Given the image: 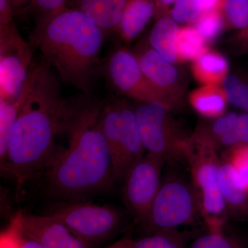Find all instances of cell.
<instances>
[{
	"label": "cell",
	"instance_id": "1",
	"mask_svg": "<svg viewBox=\"0 0 248 248\" xmlns=\"http://www.w3.org/2000/svg\"><path fill=\"white\" fill-rule=\"evenodd\" d=\"M62 81L43 60L33 62L20 94V106L9 142L5 174L19 190L53 159L55 141L66 133L72 102L64 99Z\"/></svg>",
	"mask_w": 248,
	"mask_h": 248
},
{
	"label": "cell",
	"instance_id": "2",
	"mask_svg": "<svg viewBox=\"0 0 248 248\" xmlns=\"http://www.w3.org/2000/svg\"><path fill=\"white\" fill-rule=\"evenodd\" d=\"M103 102L83 94L72 101L66 149L58 151L46 169L50 195L65 200L108 190L115 182L107 140L101 127Z\"/></svg>",
	"mask_w": 248,
	"mask_h": 248
},
{
	"label": "cell",
	"instance_id": "3",
	"mask_svg": "<svg viewBox=\"0 0 248 248\" xmlns=\"http://www.w3.org/2000/svg\"><path fill=\"white\" fill-rule=\"evenodd\" d=\"M104 31L84 13L66 7L38 19L30 43L56 71L62 84L91 95L93 81L102 71Z\"/></svg>",
	"mask_w": 248,
	"mask_h": 248
},
{
	"label": "cell",
	"instance_id": "4",
	"mask_svg": "<svg viewBox=\"0 0 248 248\" xmlns=\"http://www.w3.org/2000/svg\"><path fill=\"white\" fill-rule=\"evenodd\" d=\"M185 159L188 162L201 213L208 231L223 232L228 209L219 182L221 161L213 143H187Z\"/></svg>",
	"mask_w": 248,
	"mask_h": 248
},
{
	"label": "cell",
	"instance_id": "5",
	"mask_svg": "<svg viewBox=\"0 0 248 248\" xmlns=\"http://www.w3.org/2000/svg\"><path fill=\"white\" fill-rule=\"evenodd\" d=\"M101 127L107 140L115 182L125 174L146 154L135 110L113 101L103 102Z\"/></svg>",
	"mask_w": 248,
	"mask_h": 248
},
{
	"label": "cell",
	"instance_id": "6",
	"mask_svg": "<svg viewBox=\"0 0 248 248\" xmlns=\"http://www.w3.org/2000/svg\"><path fill=\"white\" fill-rule=\"evenodd\" d=\"M202 218L197 195L192 185L182 179H167L161 184L148 218L141 226L146 234L179 233ZM203 219V218H202Z\"/></svg>",
	"mask_w": 248,
	"mask_h": 248
},
{
	"label": "cell",
	"instance_id": "7",
	"mask_svg": "<svg viewBox=\"0 0 248 248\" xmlns=\"http://www.w3.org/2000/svg\"><path fill=\"white\" fill-rule=\"evenodd\" d=\"M50 215L93 247L110 239L123 223V215L114 207L75 200L58 205Z\"/></svg>",
	"mask_w": 248,
	"mask_h": 248
},
{
	"label": "cell",
	"instance_id": "8",
	"mask_svg": "<svg viewBox=\"0 0 248 248\" xmlns=\"http://www.w3.org/2000/svg\"><path fill=\"white\" fill-rule=\"evenodd\" d=\"M33 49L15 23L0 25V99L16 101L20 97L33 63Z\"/></svg>",
	"mask_w": 248,
	"mask_h": 248
},
{
	"label": "cell",
	"instance_id": "9",
	"mask_svg": "<svg viewBox=\"0 0 248 248\" xmlns=\"http://www.w3.org/2000/svg\"><path fill=\"white\" fill-rule=\"evenodd\" d=\"M165 162L161 156L147 153L130 168L122 182L124 202L140 226L148 218L161 187Z\"/></svg>",
	"mask_w": 248,
	"mask_h": 248
},
{
	"label": "cell",
	"instance_id": "10",
	"mask_svg": "<svg viewBox=\"0 0 248 248\" xmlns=\"http://www.w3.org/2000/svg\"><path fill=\"white\" fill-rule=\"evenodd\" d=\"M142 142L148 153L166 161L184 158L186 149L169 138L166 128V110L162 103L148 102L135 110Z\"/></svg>",
	"mask_w": 248,
	"mask_h": 248
},
{
	"label": "cell",
	"instance_id": "11",
	"mask_svg": "<svg viewBox=\"0 0 248 248\" xmlns=\"http://www.w3.org/2000/svg\"><path fill=\"white\" fill-rule=\"evenodd\" d=\"M102 71L108 82L121 93L143 99L146 103L155 102V94L138 59L128 51L117 50L111 53L104 62Z\"/></svg>",
	"mask_w": 248,
	"mask_h": 248
},
{
	"label": "cell",
	"instance_id": "12",
	"mask_svg": "<svg viewBox=\"0 0 248 248\" xmlns=\"http://www.w3.org/2000/svg\"><path fill=\"white\" fill-rule=\"evenodd\" d=\"M25 236L35 240L44 248H92L63 221L52 215H21Z\"/></svg>",
	"mask_w": 248,
	"mask_h": 248
},
{
	"label": "cell",
	"instance_id": "13",
	"mask_svg": "<svg viewBox=\"0 0 248 248\" xmlns=\"http://www.w3.org/2000/svg\"><path fill=\"white\" fill-rule=\"evenodd\" d=\"M104 33L117 29L128 0H71Z\"/></svg>",
	"mask_w": 248,
	"mask_h": 248
},
{
	"label": "cell",
	"instance_id": "14",
	"mask_svg": "<svg viewBox=\"0 0 248 248\" xmlns=\"http://www.w3.org/2000/svg\"><path fill=\"white\" fill-rule=\"evenodd\" d=\"M155 0H128L117 29L125 40L135 38L154 15Z\"/></svg>",
	"mask_w": 248,
	"mask_h": 248
},
{
	"label": "cell",
	"instance_id": "15",
	"mask_svg": "<svg viewBox=\"0 0 248 248\" xmlns=\"http://www.w3.org/2000/svg\"><path fill=\"white\" fill-rule=\"evenodd\" d=\"M138 62L143 75L150 82L160 86H167L177 79L175 68L154 48L141 54Z\"/></svg>",
	"mask_w": 248,
	"mask_h": 248
},
{
	"label": "cell",
	"instance_id": "16",
	"mask_svg": "<svg viewBox=\"0 0 248 248\" xmlns=\"http://www.w3.org/2000/svg\"><path fill=\"white\" fill-rule=\"evenodd\" d=\"M179 27L172 17H163L156 22L150 35L153 48L170 63L175 62L177 58L176 42Z\"/></svg>",
	"mask_w": 248,
	"mask_h": 248
},
{
	"label": "cell",
	"instance_id": "17",
	"mask_svg": "<svg viewBox=\"0 0 248 248\" xmlns=\"http://www.w3.org/2000/svg\"><path fill=\"white\" fill-rule=\"evenodd\" d=\"M219 182L227 209L239 208L246 203L248 189L230 161H221Z\"/></svg>",
	"mask_w": 248,
	"mask_h": 248
},
{
	"label": "cell",
	"instance_id": "18",
	"mask_svg": "<svg viewBox=\"0 0 248 248\" xmlns=\"http://www.w3.org/2000/svg\"><path fill=\"white\" fill-rule=\"evenodd\" d=\"M213 131L221 138L222 144L234 146L248 142V114L231 112L219 117L213 125Z\"/></svg>",
	"mask_w": 248,
	"mask_h": 248
},
{
	"label": "cell",
	"instance_id": "19",
	"mask_svg": "<svg viewBox=\"0 0 248 248\" xmlns=\"http://www.w3.org/2000/svg\"><path fill=\"white\" fill-rule=\"evenodd\" d=\"M20 97L16 101L0 99V167L5 174L11 132L17 119Z\"/></svg>",
	"mask_w": 248,
	"mask_h": 248
},
{
	"label": "cell",
	"instance_id": "20",
	"mask_svg": "<svg viewBox=\"0 0 248 248\" xmlns=\"http://www.w3.org/2000/svg\"><path fill=\"white\" fill-rule=\"evenodd\" d=\"M186 236L174 232H159L146 234L134 239L136 248H187Z\"/></svg>",
	"mask_w": 248,
	"mask_h": 248
},
{
	"label": "cell",
	"instance_id": "21",
	"mask_svg": "<svg viewBox=\"0 0 248 248\" xmlns=\"http://www.w3.org/2000/svg\"><path fill=\"white\" fill-rule=\"evenodd\" d=\"M177 53L184 58L194 59L202 53L203 39L196 29L186 28L179 31L177 42Z\"/></svg>",
	"mask_w": 248,
	"mask_h": 248
},
{
	"label": "cell",
	"instance_id": "22",
	"mask_svg": "<svg viewBox=\"0 0 248 248\" xmlns=\"http://www.w3.org/2000/svg\"><path fill=\"white\" fill-rule=\"evenodd\" d=\"M188 248H244L242 242L223 232L208 231L196 238Z\"/></svg>",
	"mask_w": 248,
	"mask_h": 248
},
{
	"label": "cell",
	"instance_id": "23",
	"mask_svg": "<svg viewBox=\"0 0 248 248\" xmlns=\"http://www.w3.org/2000/svg\"><path fill=\"white\" fill-rule=\"evenodd\" d=\"M223 86L228 101L248 112V86L243 84L236 76H230L225 78Z\"/></svg>",
	"mask_w": 248,
	"mask_h": 248
},
{
	"label": "cell",
	"instance_id": "24",
	"mask_svg": "<svg viewBox=\"0 0 248 248\" xmlns=\"http://www.w3.org/2000/svg\"><path fill=\"white\" fill-rule=\"evenodd\" d=\"M203 14L200 0H176L172 11L173 19L182 23L195 22Z\"/></svg>",
	"mask_w": 248,
	"mask_h": 248
},
{
	"label": "cell",
	"instance_id": "25",
	"mask_svg": "<svg viewBox=\"0 0 248 248\" xmlns=\"http://www.w3.org/2000/svg\"><path fill=\"white\" fill-rule=\"evenodd\" d=\"M22 211L14 215L0 234V248H22L24 234L21 225Z\"/></svg>",
	"mask_w": 248,
	"mask_h": 248
},
{
	"label": "cell",
	"instance_id": "26",
	"mask_svg": "<svg viewBox=\"0 0 248 248\" xmlns=\"http://www.w3.org/2000/svg\"><path fill=\"white\" fill-rule=\"evenodd\" d=\"M221 16L215 11L204 13L197 20L196 30L203 40L216 38L223 29Z\"/></svg>",
	"mask_w": 248,
	"mask_h": 248
},
{
	"label": "cell",
	"instance_id": "27",
	"mask_svg": "<svg viewBox=\"0 0 248 248\" xmlns=\"http://www.w3.org/2000/svg\"><path fill=\"white\" fill-rule=\"evenodd\" d=\"M224 9L227 19L234 27H248V0H226Z\"/></svg>",
	"mask_w": 248,
	"mask_h": 248
},
{
	"label": "cell",
	"instance_id": "28",
	"mask_svg": "<svg viewBox=\"0 0 248 248\" xmlns=\"http://www.w3.org/2000/svg\"><path fill=\"white\" fill-rule=\"evenodd\" d=\"M195 107L203 115L214 117L220 115L224 110V99L218 94L203 95L196 99Z\"/></svg>",
	"mask_w": 248,
	"mask_h": 248
},
{
	"label": "cell",
	"instance_id": "29",
	"mask_svg": "<svg viewBox=\"0 0 248 248\" xmlns=\"http://www.w3.org/2000/svg\"><path fill=\"white\" fill-rule=\"evenodd\" d=\"M71 1V0H31L30 4L26 10L32 9L37 11L40 14L39 19H40L68 7L67 5Z\"/></svg>",
	"mask_w": 248,
	"mask_h": 248
},
{
	"label": "cell",
	"instance_id": "30",
	"mask_svg": "<svg viewBox=\"0 0 248 248\" xmlns=\"http://www.w3.org/2000/svg\"><path fill=\"white\" fill-rule=\"evenodd\" d=\"M199 63L203 71L210 74H218L225 71L227 62L221 57L213 54H205L201 55Z\"/></svg>",
	"mask_w": 248,
	"mask_h": 248
},
{
	"label": "cell",
	"instance_id": "31",
	"mask_svg": "<svg viewBox=\"0 0 248 248\" xmlns=\"http://www.w3.org/2000/svg\"><path fill=\"white\" fill-rule=\"evenodd\" d=\"M230 162L234 166L240 178L248 189V150L233 155Z\"/></svg>",
	"mask_w": 248,
	"mask_h": 248
},
{
	"label": "cell",
	"instance_id": "32",
	"mask_svg": "<svg viewBox=\"0 0 248 248\" xmlns=\"http://www.w3.org/2000/svg\"><path fill=\"white\" fill-rule=\"evenodd\" d=\"M15 11L11 0H0V25L14 23Z\"/></svg>",
	"mask_w": 248,
	"mask_h": 248
},
{
	"label": "cell",
	"instance_id": "33",
	"mask_svg": "<svg viewBox=\"0 0 248 248\" xmlns=\"http://www.w3.org/2000/svg\"><path fill=\"white\" fill-rule=\"evenodd\" d=\"M106 248H136L135 246L134 239L130 238H123V239L116 241L114 244L110 245Z\"/></svg>",
	"mask_w": 248,
	"mask_h": 248
},
{
	"label": "cell",
	"instance_id": "34",
	"mask_svg": "<svg viewBox=\"0 0 248 248\" xmlns=\"http://www.w3.org/2000/svg\"><path fill=\"white\" fill-rule=\"evenodd\" d=\"M15 13H19L21 11L24 12L29 5L30 4L31 0H11Z\"/></svg>",
	"mask_w": 248,
	"mask_h": 248
},
{
	"label": "cell",
	"instance_id": "35",
	"mask_svg": "<svg viewBox=\"0 0 248 248\" xmlns=\"http://www.w3.org/2000/svg\"><path fill=\"white\" fill-rule=\"evenodd\" d=\"M221 0H200L204 13L215 11V8Z\"/></svg>",
	"mask_w": 248,
	"mask_h": 248
},
{
	"label": "cell",
	"instance_id": "36",
	"mask_svg": "<svg viewBox=\"0 0 248 248\" xmlns=\"http://www.w3.org/2000/svg\"><path fill=\"white\" fill-rule=\"evenodd\" d=\"M24 234V233H23ZM22 248H44L39 243L24 234Z\"/></svg>",
	"mask_w": 248,
	"mask_h": 248
}]
</instances>
